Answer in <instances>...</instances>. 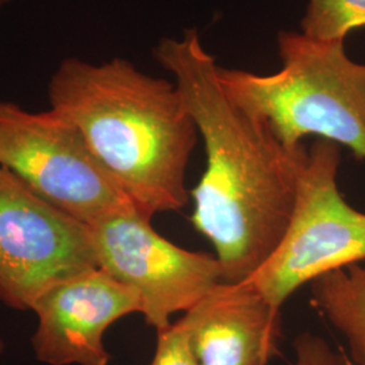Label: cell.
Segmentation results:
<instances>
[{
  "label": "cell",
  "instance_id": "6da1fadb",
  "mask_svg": "<svg viewBox=\"0 0 365 365\" xmlns=\"http://www.w3.org/2000/svg\"><path fill=\"white\" fill-rule=\"evenodd\" d=\"M157 63L175 76L205 143L206 170L191 191V222L215 249L223 282L250 279L274 255L297 203L304 150L288 152L223 91L215 58L195 29L163 38Z\"/></svg>",
  "mask_w": 365,
  "mask_h": 365
},
{
  "label": "cell",
  "instance_id": "7a4b0ae2",
  "mask_svg": "<svg viewBox=\"0 0 365 365\" xmlns=\"http://www.w3.org/2000/svg\"><path fill=\"white\" fill-rule=\"evenodd\" d=\"M49 102L143 214L188 203L187 167L199 131L175 83L119 57L102 64L71 57L53 73Z\"/></svg>",
  "mask_w": 365,
  "mask_h": 365
},
{
  "label": "cell",
  "instance_id": "3957f363",
  "mask_svg": "<svg viewBox=\"0 0 365 365\" xmlns=\"http://www.w3.org/2000/svg\"><path fill=\"white\" fill-rule=\"evenodd\" d=\"M282 68L268 75L218 68L223 91L262 123L288 152L315 135L365 160V64L349 58L344 41L280 31Z\"/></svg>",
  "mask_w": 365,
  "mask_h": 365
},
{
  "label": "cell",
  "instance_id": "277c9868",
  "mask_svg": "<svg viewBox=\"0 0 365 365\" xmlns=\"http://www.w3.org/2000/svg\"><path fill=\"white\" fill-rule=\"evenodd\" d=\"M339 145L318 138L298 165L297 203L274 255L249 282L282 309L302 286L365 261V212L341 194Z\"/></svg>",
  "mask_w": 365,
  "mask_h": 365
},
{
  "label": "cell",
  "instance_id": "5b68a950",
  "mask_svg": "<svg viewBox=\"0 0 365 365\" xmlns=\"http://www.w3.org/2000/svg\"><path fill=\"white\" fill-rule=\"evenodd\" d=\"M0 167L88 226L137 209L96 161L78 129L53 110L30 113L0 102Z\"/></svg>",
  "mask_w": 365,
  "mask_h": 365
},
{
  "label": "cell",
  "instance_id": "8992f818",
  "mask_svg": "<svg viewBox=\"0 0 365 365\" xmlns=\"http://www.w3.org/2000/svg\"><path fill=\"white\" fill-rule=\"evenodd\" d=\"M96 268L90 226L0 167V302L31 310L49 288Z\"/></svg>",
  "mask_w": 365,
  "mask_h": 365
},
{
  "label": "cell",
  "instance_id": "52a82bcc",
  "mask_svg": "<svg viewBox=\"0 0 365 365\" xmlns=\"http://www.w3.org/2000/svg\"><path fill=\"white\" fill-rule=\"evenodd\" d=\"M90 229L99 268L137 292L145 322L156 331L223 282L217 256L172 244L140 210L115 212Z\"/></svg>",
  "mask_w": 365,
  "mask_h": 365
},
{
  "label": "cell",
  "instance_id": "ba28073f",
  "mask_svg": "<svg viewBox=\"0 0 365 365\" xmlns=\"http://www.w3.org/2000/svg\"><path fill=\"white\" fill-rule=\"evenodd\" d=\"M38 325L31 337L37 360L48 365H108L105 333L118 319L143 312L141 299L101 268L43 292L34 303Z\"/></svg>",
  "mask_w": 365,
  "mask_h": 365
},
{
  "label": "cell",
  "instance_id": "9c48e42d",
  "mask_svg": "<svg viewBox=\"0 0 365 365\" xmlns=\"http://www.w3.org/2000/svg\"><path fill=\"white\" fill-rule=\"evenodd\" d=\"M180 321L197 365H269L283 336L282 309L249 280L222 282Z\"/></svg>",
  "mask_w": 365,
  "mask_h": 365
},
{
  "label": "cell",
  "instance_id": "30bf717a",
  "mask_svg": "<svg viewBox=\"0 0 365 365\" xmlns=\"http://www.w3.org/2000/svg\"><path fill=\"white\" fill-rule=\"evenodd\" d=\"M310 300L346 342L353 364L365 365V261L315 279Z\"/></svg>",
  "mask_w": 365,
  "mask_h": 365
},
{
  "label": "cell",
  "instance_id": "8fae6325",
  "mask_svg": "<svg viewBox=\"0 0 365 365\" xmlns=\"http://www.w3.org/2000/svg\"><path fill=\"white\" fill-rule=\"evenodd\" d=\"M365 27V0H310L300 31L321 41H345Z\"/></svg>",
  "mask_w": 365,
  "mask_h": 365
},
{
  "label": "cell",
  "instance_id": "7c38bea8",
  "mask_svg": "<svg viewBox=\"0 0 365 365\" xmlns=\"http://www.w3.org/2000/svg\"><path fill=\"white\" fill-rule=\"evenodd\" d=\"M150 365H197L180 319L157 331L156 352Z\"/></svg>",
  "mask_w": 365,
  "mask_h": 365
},
{
  "label": "cell",
  "instance_id": "4fadbf2b",
  "mask_svg": "<svg viewBox=\"0 0 365 365\" xmlns=\"http://www.w3.org/2000/svg\"><path fill=\"white\" fill-rule=\"evenodd\" d=\"M295 361L292 365H354L348 353L333 348L322 336L304 331L292 342Z\"/></svg>",
  "mask_w": 365,
  "mask_h": 365
},
{
  "label": "cell",
  "instance_id": "5bb4252c",
  "mask_svg": "<svg viewBox=\"0 0 365 365\" xmlns=\"http://www.w3.org/2000/svg\"><path fill=\"white\" fill-rule=\"evenodd\" d=\"M3 348H4V345H3V341L0 339V353L3 352Z\"/></svg>",
  "mask_w": 365,
  "mask_h": 365
},
{
  "label": "cell",
  "instance_id": "9a60e30c",
  "mask_svg": "<svg viewBox=\"0 0 365 365\" xmlns=\"http://www.w3.org/2000/svg\"><path fill=\"white\" fill-rule=\"evenodd\" d=\"M7 1H10V0H0V7H1V6H3V4H6V3H7Z\"/></svg>",
  "mask_w": 365,
  "mask_h": 365
}]
</instances>
